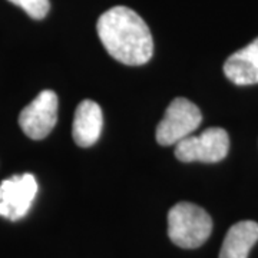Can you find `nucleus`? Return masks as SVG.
<instances>
[{
	"mask_svg": "<svg viewBox=\"0 0 258 258\" xmlns=\"http://www.w3.org/2000/svg\"><path fill=\"white\" fill-rule=\"evenodd\" d=\"M103 125L101 106L96 102L85 99L75 112L72 137L79 147H92L99 139Z\"/></svg>",
	"mask_w": 258,
	"mask_h": 258,
	"instance_id": "0eeeda50",
	"label": "nucleus"
},
{
	"mask_svg": "<svg viewBox=\"0 0 258 258\" xmlns=\"http://www.w3.org/2000/svg\"><path fill=\"white\" fill-rule=\"evenodd\" d=\"M96 32L106 52L129 66L147 63L154 53V40L144 19L135 10L115 6L102 15Z\"/></svg>",
	"mask_w": 258,
	"mask_h": 258,
	"instance_id": "f257e3e1",
	"label": "nucleus"
},
{
	"mask_svg": "<svg viewBox=\"0 0 258 258\" xmlns=\"http://www.w3.org/2000/svg\"><path fill=\"white\" fill-rule=\"evenodd\" d=\"M203 122L198 106L185 98H175L166 108L165 115L157 128L158 144L169 147L189 137Z\"/></svg>",
	"mask_w": 258,
	"mask_h": 258,
	"instance_id": "7ed1b4c3",
	"label": "nucleus"
},
{
	"mask_svg": "<svg viewBox=\"0 0 258 258\" xmlns=\"http://www.w3.org/2000/svg\"><path fill=\"white\" fill-rule=\"evenodd\" d=\"M230 138L222 128H208L201 135H189L175 145V157L181 162H220L227 157Z\"/></svg>",
	"mask_w": 258,
	"mask_h": 258,
	"instance_id": "20e7f679",
	"label": "nucleus"
},
{
	"mask_svg": "<svg viewBox=\"0 0 258 258\" xmlns=\"http://www.w3.org/2000/svg\"><path fill=\"white\" fill-rule=\"evenodd\" d=\"M37 181L32 174L13 175L0 182V217L9 221L22 220L37 195Z\"/></svg>",
	"mask_w": 258,
	"mask_h": 258,
	"instance_id": "39448f33",
	"label": "nucleus"
},
{
	"mask_svg": "<svg viewBox=\"0 0 258 258\" xmlns=\"http://www.w3.org/2000/svg\"><path fill=\"white\" fill-rule=\"evenodd\" d=\"M258 241V224L241 221L231 227L222 242L220 258H248L254 244Z\"/></svg>",
	"mask_w": 258,
	"mask_h": 258,
	"instance_id": "1a4fd4ad",
	"label": "nucleus"
},
{
	"mask_svg": "<svg viewBox=\"0 0 258 258\" xmlns=\"http://www.w3.org/2000/svg\"><path fill=\"white\" fill-rule=\"evenodd\" d=\"M224 74L235 85L258 83V37L225 60Z\"/></svg>",
	"mask_w": 258,
	"mask_h": 258,
	"instance_id": "6e6552de",
	"label": "nucleus"
},
{
	"mask_svg": "<svg viewBox=\"0 0 258 258\" xmlns=\"http://www.w3.org/2000/svg\"><path fill=\"white\" fill-rule=\"evenodd\" d=\"M59 99L53 91H43L37 95L19 115V125L30 139L46 138L57 122Z\"/></svg>",
	"mask_w": 258,
	"mask_h": 258,
	"instance_id": "423d86ee",
	"label": "nucleus"
},
{
	"mask_svg": "<svg viewBox=\"0 0 258 258\" xmlns=\"http://www.w3.org/2000/svg\"><path fill=\"white\" fill-rule=\"evenodd\" d=\"M212 232V220L204 208L191 203H179L168 212V235L181 248L201 247Z\"/></svg>",
	"mask_w": 258,
	"mask_h": 258,
	"instance_id": "f03ea898",
	"label": "nucleus"
},
{
	"mask_svg": "<svg viewBox=\"0 0 258 258\" xmlns=\"http://www.w3.org/2000/svg\"><path fill=\"white\" fill-rule=\"evenodd\" d=\"M9 2L25 10L29 16L35 20L43 19L50 10L49 0H9Z\"/></svg>",
	"mask_w": 258,
	"mask_h": 258,
	"instance_id": "9d476101",
	"label": "nucleus"
}]
</instances>
